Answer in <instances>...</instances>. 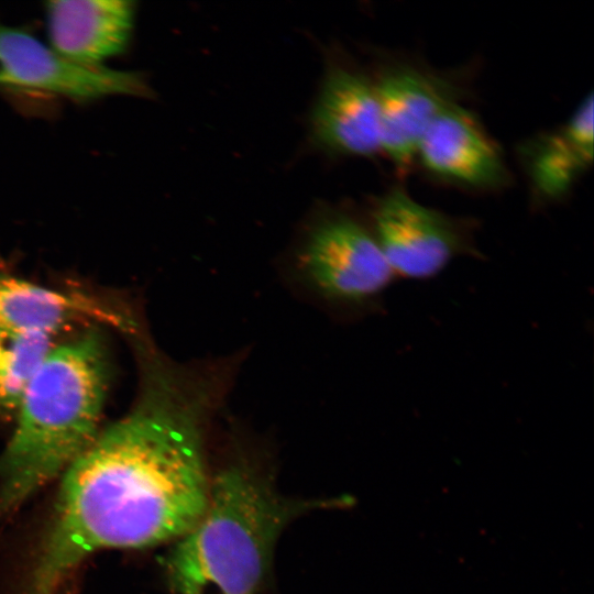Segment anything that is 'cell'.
I'll list each match as a JSON object with an SVG mask.
<instances>
[{"label": "cell", "instance_id": "cell-1", "mask_svg": "<svg viewBox=\"0 0 594 594\" xmlns=\"http://www.w3.org/2000/svg\"><path fill=\"white\" fill-rule=\"evenodd\" d=\"M136 404L63 473L57 503L23 594H56L89 554L178 540L205 510L207 425L228 371L143 352Z\"/></svg>", "mask_w": 594, "mask_h": 594}, {"label": "cell", "instance_id": "cell-2", "mask_svg": "<svg viewBox=\"0 0 594 594\" xmlns=\"http://www.w3.org/2000/svg\"><path fill=\"white\" fill-rule=\"evenodd\" d=\"M348 498L296 501L279 494L266 475L243 462L210 479L205 510L164 560L176 594H258L277 540L302 514L340 507Z\"/></svg>", "mask_w": 594, "mask_h": 594}, {"label": "cell", "instance_id": "cell-3", "mask_svg": "<svg viewBox=\"0 0 594 594\" xmlns=\"http://www.w3.org/2000/svg\"><path fill=\"white\" fill-rule=\"evenodd\" d=\"M107 384V355L97 333L53 346L24 392L0 455V515L64 473L92 443Z\"/></svg>", "mask_w": 594, "mask_h": 594}, {"label": "cell", "instance_id": "cell-4", "mask_svg": "<svg viewBox=\"0 0 594 594\" xmlns=\"http://www.w3.org/2000/svg\"><path fill=\"white\" fill-rule=\"evenodd\" d=\"M299 258L308 282L322 296L345 305L374 302L395 278L374 233L345 216L316 227Z\"/></svg>", "mask_w": 594, "mask_h": 594}, {"label": "cell", "instance_id": "cell-5", "mask_svg": "<svg viewBox=\"0 0 594 594\" xmlns=\"http://www.w3.org/2000/svg\"><path fill=\"white\" fill-rule=\"evenodd\" d=\"M373 222L374 237L395 277L428 279L454 258L479 254L459 222L400 188L377 202Z\"/></svg>", "mask_w": 594, "mask_h": 594}, {"label": "cell", "instance_id": "cell-6", "mask_svg": "<svg viewBox=\"0 0 594 594\" xmlns=\"http://www.w3.org/2000/svg\"><path fill=\"white\" fill-rule=\"evenodd\" d=\"M0 87L36 90L76 101L151 95L139 73L74 64L24 29L1 21Z\"/></svg>", "mask_w": 594, "mask_h": 594}, {"label": "cell", "instance_id": "cell-7", "mask_svg": "<svg viewBox=\"0 0 594 594\" xmlns=\"http://www.w3.org/2000/svg\"><path fill=\"white\" fill-rule=\"evenodd\" d=\"M50 46L81 66L101 67L130 44L135 2L127 0H54L45 3Z\"/></svg>", "mask_w": 594, "mask_h": 594}, {"label": "cell", "instance_id": "cell-8", "mask_svg": "<svg viewBox=\"0 0 594 594\" xmlns=\"http://www.w3.org/2000/svg\"><path fill=\"white\" fill-rule=\"evenodd\" d=\"M416 157L433 175L471 187H496L506 178L495 145L473 116L453 101L431 122Z\"/></svg>", "mask_w": 594, "mask_h": 594}, {"label": "cell", "instance_id": "cell-9", "mask_svg": "<svg viewBox=\"0 0 594 594\" xmlns=\"http://www.w3.org/2000/svg\"><path fill=\"white\" fill-rule=\"evenodd\" d=\"M91 319L133 336L139 324L118 308L79 292H65L0 275V328L52 337L64 327Z\"/></svg>", "mask_w": 594, "mask_h": 594}, {"label": "cell", "instance_id": "cell-10", "mask_svg": "<svg viewBox=\"0 0 594 594\" xmlns=\"http://www.w3.org/2000/svg\"><path fill=\"white\" fill-rule=\"evenodd\" d=\"M311 123L316 140L333 152L372 156L382 151L375 85L355 72L339 67L328 74Z\"/></svg>", "mask_w": 594, "mask_h": 594}, {"label": "cell", "instance_id": "cell-11", "mask_svg": "<svg viewBox=\"0 0 594 594\" xmlns=\"http://www.w3.org/2000/svg\"><path fill=\"white\" fill-rule=\"evenodd\" d=\"M382 151L400 167L414 158L425 132L452 100L431 78L409 67L393 68L375 85Z\"/></svg>", "mask_w": 594, "mask_h": 594}, {"label": "cell", "instance_id": "cell-12", "mask_svg": "<svg viewBox=\"0 0 594 594\" xmlns=\"http://www.w3.org/2000/svg\"><path fill=\"white\" fill-rule=\"evenodd\" d=\"M593 95L582 100L558 130L540 136L526 150L532 184L548 198L565 194L593 163Z\"/></svg>", "mask_w": 594, "mask_h": 594}, {"label": "cell", "instance_id": "cell-13", "mask_svg": "<svg viewBox=\"0 0 594 594\" xmlns=\"http://www.w3.org/2000/svg\"><path fill=\"white\" fill-rule=\"evenodd\" d=\"M53 346L52 337L0 328L1 414H16L24 392Z\"/></svg>", "mask_w": 594, "mask_h": 594}]
</instances>
